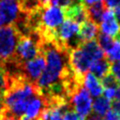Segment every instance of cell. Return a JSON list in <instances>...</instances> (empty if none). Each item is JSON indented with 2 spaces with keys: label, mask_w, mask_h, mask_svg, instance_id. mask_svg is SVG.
Here are the masks:
<instances>
[{
  "label": "cell",
  "mask_w": 120,
  "mask_h": 120,
  "mask_svg": "<svg viewBox=\"0 0 120 120\" xmlns=\"http://www.w3.org/2000/svg\"><path fill=\"white\" fill-rule=\"evenodd\" d=\"M89 68L91 70L90 73H92L96 78L101 79L111 71V63L106 57H104L93 62Z\"/></svg>",
  "instance_id": "obj_12"
},
{
  "label": "cell",
  "mask_w": 120,
  "mask_h": 120,
  "mask_svg": "<svg viewBox=\"0 0 120 120\" xmlns=\"http://www.w3.org/2000/svg\"><path fill=\"white\" fill-rule=\"evenodd\" d=\"M45 66V57L42 53H39L35 58L23 63L22 66V70L23 75L29 82L36 83L41 73L43 72Z\"/></svg>",
  "instance_id": "obj_6"
},
{
  "label": "cell",
  "mask_w": 120,
  "mask_h": 120,
  "mask_svg": "<svg viewBox=\"0 0 120 120\" xmlns=\"http://www.w3.org/2000/svg\"><path fill=\"white\" fill-rule=\"evenodd\" d=\"M115 98L117 100L120 101V86H118L116 89H115Z\"/></svg>",
  "instance_id": "obj_28"
},
{
  "label": "cell",
  "mask_w": 120,
  "mask_h": 120,
  "mask_svg": "<svg viewBox=\"0 0 120 120\" xmlns=\"http://www.w3.org/2000/svg\"><path fill=\"white\" fill-rule=\"evenodd\" d=\"M69 103L71 108L81 116L86 117L90 115L92 111V99L84 86H82L71 95Z\"/></svg>",
  "instance_id": "obj_5"
},
{
  "label": "cell",
  "mask_w": 120,
  "mask_h": 120,
  "mask_svg": "<svg viewBox=\"0 0 120 120\" xmlns=\"http://www.w3.org/2000/svg\"><path fill=\"white\" fill-rule=\"evenodd\" d=\"M47 108L45 101L41 96H36L30 99L25 109V116L30 120H35L38 118L42 111Z\"/></svg>",
  "instance_id": "obj_9"
},
{
  "label": "cell",
  "mask_w": 120,
  "mask_h": 120,
  "mask_svg": "<svg viewBox=\"0 0 120 120\" xmlns=\"http://www.w3.org/2000/svg\"><path fill=\"white\" fill-rule=\"evenodd\" d=\"M100 0H81V2L85 6V7H88V6H91L97 2H99Z\"/></svg>",
  "instance_id": "obj_25"
},
{
  "label": "cell",
  "mask_w": 120,
  "mask_h": 120,
  "mask_svg": "<svg viewBox=\"0 0 120 120\" xmlns=\"http://www.w3.org/2000/svg\"><path fill=\"white\" fill-rule=\"evenodd\" d=\"M105 56L110 62L120 61V40H115L112 47L105 53Z\"/></svg>",
  "instance_id": "obj_16"
},
{
  "label": "cell",
  "mask_w": 120,
  "mask_h": 120,
  "mask_svg": "<svg viewBox=\"0 0 120 120\" xmlns=\"http://www.w3.org/2000/svg\"><path fill=\"white\" fill-rule=\"evenodd\" d=\"M111 72L115 76L118 83L120 84V61L113 62V64L111 65Z\"/></svg>",
  "instance_id": "obj_19"
},
{
  "label": "cell",
  "mask_w": 120,
  "mask_h": 120,
  "mask_svg": "<svg viewBox=\"0 0 120 120\" xmlns=\"http://www.w3.org/2000/svg\"><path fill=\"white\" fill-rule=\"evenodd\" d=\"M104 5L106 8L114 9V8L120 7V0H104Z\"/></svg>",
  "instance_id": "obj_21"
},
{
  "label": "cell",
  "mask_w": 120,
  "mask_h": 120,
  "mask_svg": "<svg viewBox=\"0 0 120 120\" xmlns=\"http://www.w3.org/2000/svg\"><path fill=\"white\" fill-rule=\"evenodd\" d=\"M40 1V4L41 6L44 8V7H47V6H50V4L52 3V0H39Z\"/></svg>",
  "instance_id": "obj_27"
},
{
  "label": "cell",
  "mask_w": 120,
  "mask_h": 120,
  "mask_svg": "<svg viewBox=\"0 0 120 120\" xmlns=\"http://www.w3.org/2000/svg\"><path fill=\"white\" fill-rule=\"evenodd\" d=\"M0 120H19V119H17L15 117H13L12 115H10L8 112H6L4 110V107H3V110H2V112L0 113Z\"/></svg>",
  "instance_id": "obj_23"
},
{
  "label": "cell",
  "mask_w": 120,
  "mask_h": 120,
  "mask_svg": "<svg viewBox=\"0 0 120 120\" xmlns=\"http://www.w3.org/2000/svg\"><path fill=\"white\" fill-rule=\"evenodd\" d=\"M63 12L67 20H70L79 25L87 20L86 7L81 2V0H77L68 7L63 8Z\"/></svg>",
  "instance_id": "obj_8"
},
{
  "label": "cell",
  "mask_w": 120,
  "mask_h": 120,
  "mask_svg": "<svg viewBox=\"0 0 120 120\" xmlns=\"http://www.w3.org/2000/svg\"><path fill=\"white\" fill-rule=\"evenodd\" d=\"M104 120H120V115L112 110H109L105 114Z\"/></svg>",
  "instance_id": "obj_22"
},
{
  "label": "cell",
  "mask_w": 120,
  "mask_h": 120,
  "mask_svg": "<svg viewBox=\"0 0 120 120\" xmlns=\"http://www.w3.org/2000/svg\"><path fill=\"white\" fill-rule=\"evenodd\" d=\"M113 42H114V40L112 39V38L107 36L106 34H103V33L98 34V44L100 47V49L103 51V52H105V53H106L112 47Z\"/></svg>",
  "instance_id": "obj_15"
},
{
  "label": "cell",
  "mask_w": 120,
  "mask_h": 120,
  "mask_svg": "<svg viewBox=\"0 0 120 120\" xmlns=\"http://www.w3.org/2000/svg\"><path fill=\"white\" fill-rule=\"evenodd\" d=\"M64 12L61 8L47 6L40 12V27L38 31H53L64 20ZM37 31V32H38Z\"/></svg>",
  "instance_id": "obj_3"
},
{
  "label": "cell",
  "mask_w": 120,
  "mask_h": 120,
  "mask_svg": "<svg viewBox=\"0 0 120 120\" xmlns=\"http://www.w3.org/2000/svg\"><path fill=\"white\" fill-rule=\"evenodd\" d=\"M100 83L102 85V87L104 88H114L116 89L119 86V83L115 78V76L110 71L109 73H107L104 77H102L100 79Z\"/></svg>",
  "instance_id": "obj_17"
},
{
  "label": "cell",
  "mask_w": 120,
  "mask_h": 120,
  "mask_svg": "<svg viewBox=\"0 0 120 120\" xmlns=\"http://www.w3.org/2000/svg\"><path fill=\"white\" fill-rule=\"evenodd\" d=\"M102 94H104L105 98H107L108 100H112L115 98V89L114 88H105L103 90Z\"/></svg>",
  "instance_id": "obj_20"
},
{
  "label": "cell",
  "mask_w": 120,
  "mask_h": 120,
  "mask_svg": "<svg viewBox=\"0 0 120 120\" xmlns=\"http://www.w3.org/2000/svg\"><path fill=\"white\" fill-rule=\"evenodd\" d=\"M105 8H106V7L104 5V2H102V1L97 2L91 6L86 7L87 19L92 21L96 24L100 23L101 17H102L103 12L105 11Z\"/></svg>",
  "instance_id": "obj_13"
},
{
  "label": "cell",
  "mask_w": 120,
  "mask_h": 120,
  "mask_svg": "<svg viewBox=\"0 0 120 120\" xmlns=\"http://www.w3.org/2000/svg\"><path fill=\"white\" fill-rule=\"evenodd\" d=\"M111 107L112 108V110L113 112H115L116 113H118L120 115V101L119 100H114L112 104H111Z\"/></svg>",
  "instance_id": "obj_24"
},
{
  "label": "cell",
  "mask_w": 120,
  "mask_h": 120,
  "mask_svg": "<svg viewBox=\"0 0 120 120\" xmlns=\"http://www.w3.org/2000/svg\"><path fill=\"white\" fill-rule=\"evenodd\" d=\"M3 101L0 99V113H1V112H2V110H3Z\"/></svg>",
  "instance_id": "obj_29"
},
{
  "label": "cell",
  "mask_w": 120,
  "mask_h": 120,
  "mask_svg": "<svg viewBox=\"0 0 120 120\" xmlns=\"http://www.w3.org/2000/svg\"><path fill=\"white\" fill-rule=\"evenodd\" d=\"M83 86L92 97L98 98L103 93V87L100 82L90 72H86L83 76Z\"/></svg>",
  "instance_id": "obj_11"
},
{
  "label": "cell",
  "mask_w": 120,
  "mask_h": 120,
  "mask_svg": "<svg viewBox=\"0 0 120 120\" xmlns=\"http://www.w3.org/2000/svg\"><path fill=\"white\" fill-rule=\"evenodd\" d=\"M95 61L96 59L94 56L82 45V43L78 48L70 51L68 54V63L70 68L73 72L80 76H84L92 63Z\"/></svg>",
  "instance_id": "obj_2"
},
{
  "label": "cell",
  "mask_w": 120,
  "mask_h": 120,
  "mask_svg": "<svg viewBox=\"0 0 120 120\" xmlns=\"http://www.w3.org/2000/svg\"><path fill=\"white\" fill-rule=\"evenodd\" d=\"M98 34V25L93 22L90 20H86L82 23L80 24L78 36L81 38V40L83 42L93 40Z\"/></svg>",
  "instance_id": "obj_10"
},
{
  "label": "cell",
  "mask_w": 120,
  "mask_h": 120,
  "mask_svg": "<svg viewBox=\"0 0 120 120\" xmlns=\"http://www.w3.org/2000/svg\"><path fill=\"white\" fill-rule=\"evenodd\" d=\"M0 10L7 25L16 26L23 22L26 17L21 10L19 0H0Z\"/></svg>",
  "instance_id": "obj_4"
},
{
  "label": "cell",
  "mask_w": 120,
  "mask_h": 120,
  "mask_svg": "<svg viewBox=\"0 0 120 120\" xmlns=\"http://www.w3.org/2000/svg\"><path fill=\"white\" fill-rule=\"evenodd\" d=\"M100 29L103 34L114 38L115 40H120V26L112 9H106L101 17Z\"/></svg>",
  "instance_id": "obj_7"
},
{
  "label": "cell",
  "mask_w": 120,
  "mask_h": 120,
  "mask_svg": "<svg viewBox=\"0 0 120 120\" xmlns=\"http://www.w3.org/2000/svg\"><path fill=\"white\" fill-rule=\"evenodd\" d=\"M86 120H104V119L101 116H98L97 114H91V115H89L87 117Z\"/></svg>",
  "instance_id": "obj_26"
},
{
  "label": "cell",
  "mask_w": 120,
  "mask_h": 120,
  "mask_svg": "<svg viewBox=\"0 0 120 120\" xmlns=\"http://www.w3.org/2000/svg\"><path fill=\"white\" fill-rule=\"evenodd\" d=\"M21 35L13 25L0 27V64L3 65L13 58Z\"/></svg>",
  "instance_id": "obj_1"
},
{
  "label": "cell",
  "mask_w": 120,
  "mask_h": 120,
  "mask_svg": "<svg viewBox=\"0 0 120 120\" xmlns=\"http://www.w3.org/2000/svg\"><path fill=\"white\" fill-rule=\"evenodd\" d=\"M111 108V102L104 97H98L96 98L94 102H92V110L95 112V114L98 116H104L106 112Z\"/></svg>",
  "instance_id": "obj_14"
},
{
  "label": "cell",
  "mask_w": 120,
  "mask_h": 120,
  "mask_svg": "<svg viewBox=\"0 0 120 120\" xmlns=\"http://www.w3.org/2000/svg\"><path fill=\"white\" fill-rule=\"evenodd\" d=\"M64 120H84V117L78 114L76 112L69 110L64 115Z\"/></svg>",
  "instance_id": "obj_18"
}]
</instances>
